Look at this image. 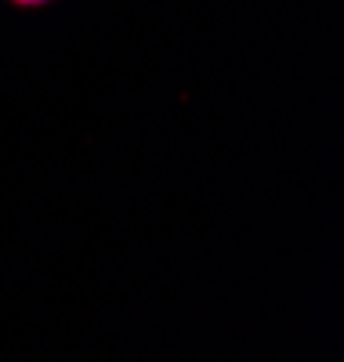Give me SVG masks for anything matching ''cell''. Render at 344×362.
<instances>
[{
	"label": "cell",
	"mask_w": 344,
	"mask_h": 362,
	"mask_svg": "<svg viewBox=\"0 0 344 362\" xmlns=\"http://www.w3.org/2000/svg\"><path fill=\"white\" fill-rule=\"evenodd\" d=\"M11 4H18V8H40V4H47V0H11Z\"/></svg>",
	"instance_id": "cell-1"
}]
</instances>
